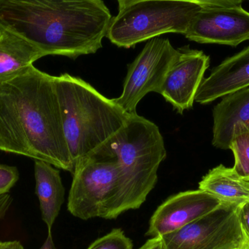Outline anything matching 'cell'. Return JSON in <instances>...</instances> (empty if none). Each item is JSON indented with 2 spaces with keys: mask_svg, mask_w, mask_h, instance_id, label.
<instances>
[{
  "mask_svg": "<svg viewBox=\"0 0 249 249\" xmlns=\"http://www.w3.org/2000/svg\"><path fill=\"white\" fill-rule=\"evenodd\" d=\"M0 150L72 174L55 76L32 65L0 83Z\"/></svg>",
  "mask_w": 249,
  "mask_h": 249,
  "instance_id": "1",
  "label": "cell"
},
{
  "mask_svg": "<svg viewBox=\"0 0 249 249\" xmlns=\"http://www.w3.org/2000/svg\"><path fill=\"white\" fill-rule=\"evenodd\" d=\"M112 16L103 0H0V29L46 55L76 59L102 48Z\"/></svg>",
  "mask_w": 249,
  "mask_h": 249,
  "instance_id": "2",
  "label": "cell"
},
{
  "mask_svg": "<svg viewBox=\"0 0 249 249\" xmlns=\"http://www.w3.org/2000/svg\"><path fill=\"white\" fill-rule=\"evenodd\" d=\"M63 126L73 165L103 152L128 120L114 99H109L80 77L55 76Z\"/></svg>",
  "mask_w": 249,
  "mask_h": 249,
  "instance_id": "3",
  "label": "cell"
},
{
  "mask_svg": "<svg viewBox=\"0 0 249 249\" xmlns=\"http://www.w3.org/2000/svg\"><path fill=\"white\" fill-rule=\"evenodd\" d=\"M72 175L67 209L75 217L115 219L134 210L119 162L109 147L77 163Z\"/></svg>",
  "mask_w": 249,
  "mask_h": 249,
  "instance_id": "4",
  "label": "cell"
},
{
  "mask_svg": "<svg viewBox=\"0 0 249 249\" xmlns=\"http://www.w3.org/2000/svg\"><path fill=\"white\" fill-rule=\"evenodd\" d=\"M108 147L118 159L134 210L139 209L158 182V171L166 158L159 127L137 113L127 123Z\"/></svg>",
  "mask_w": 249,
  "mask_h": 249,
  "instance_id": "5",
  "label": "cell"
},
{
  "mask_svg": "<svg viewBox=\"0 0 249 249\" xmlns=\"http://www.w3.org/2000/svg\"><path fill=\"white\" fill-rule=\"evenodd\" d=\"M201 6L170 0H143L112 17L106 37L119 48H130L168 33L185 35Z\"/></svg>",
  "mask_w": 249,
  "mask_h": 249,
  "instance_id": "6",
  "label": "cell"
},
{
  "mask_svg": "<svg viewBox=\"0 0 249 249\" xmlns=\"http://www.w3.org/2000/svg\"><path fill=\"white\" fill-rule=\"evenodd\" d=\"M240 207L222 203L181 229L162 235V249H249Z\"/></svg>",
  "mask_w": 249,
  "mask_h": 249,
  "instance_id": "7",
  "label": "cell"
},
{
  "mask_svg": "<svg viewBox=\"0 0 249 249\" xmlns=\"http://www.w3.org/2000/svg\"><path fill=\"white\" fill-rule=\"evenodd\" d=\"M178 53L167 38L149 39L134 61L129 64L122 94L114 101L134 115L140 101L151 92L159 93L167 72Z\"/></svg>",
  "mask_w": 249,
  "mask_h": 249,
  "instance_id": "8",
  "label": "cell"
},
{
  "mask_svg": "<svg viewBox=\"0 0 249 249\" xmlns=\"http://www.w3.org/2000/svg\"><path fill=\"white\" fill-rule=\"evenodd\" d=\"M184 36L197 43L238 46L249 41V12L242 6L202 7Z\"/></svg>",
  "mask_w": 249,
  "mask_h": 249,
  "instance_id": "9",
  "label": "cell"
},
{
  "mask_svg": "<svg viewBox=\"0 0 249 249\" xmlns=\"http://www.w3.org/2000/svg\"><path fill=\"white\" fill-rule=\"evenodd\" d=\"M210 65V57L190 47L178 48L159 93L178 113L191 109Z\"/></svg>",
  "mask_w": 249,
  "mask_h": 249,
  "instance_id": "10",
  "label": "cell"
},
{
  "mask_svg": "<svg viewBox=\"0 0 249 249\" xmlns=\"http://www.w3.org/2000/svg\"><path fill=\"white\" fill-rule=\"evenodd\" d=\"M224 203L200 189L177 193L168 197L154 212L146 235L162 236L178 231Z\"/></svg>",
  "mask_w": 249,
  "mask_h": 249,
  "instance_id": "11",
  "label": "cell"
},
{
  "mask_svg": "<svg viewBox=\"0 0 249 249\" xmlns=\"http://www.w3.org/2000/svg\"><path fill=\"white\" fill-rule=\"evenodd\" d=\"M249 87V47L227 58L203 79L195 102L208 105Z\"/></svg>",
  "mask_w": 249,
  "mask_h": 249,
  "instance_id": "12",
  "label": "cell"
},
{
  "mask_svg": "<svg viewBox=\"0 0 249 249\" xmlns=\"http://www.w3.org/2000/svg\"><path fill=\"white\" fill-rule=\"evenodd\" d=\"M212 143L229 149L234 136L249 130V87L224 96L213 110Z\"/></svg>",
  "mask_w": 249,
  "mask_h": 249,
  "instance_id": "13",
  "label": "cell"
},
{
  "mask_svg": "<svg viewBox=\"0 0 249 249\" xmlns=\"http://www.w3.org/2000/svg\"><path fill=\"white\" fill-rule=\"evenodd\" d=\"M35 177L41 216L48 231H52L65 200V189L61 174L49 162L35 160Z\"/></svg>",
  "mask_w": 249,
  "mask_h": 249,
  "instance_id": "14",
  "label": "cell"
},
{
  "mask_svg": "<svg viewBox=\"0 0 249 249\" xmlns=\"http://www.w3.org/2000/svg\"><path fill=\"white\" fill-rule=\"evenodd\" d=\"M44 56L40 50L26 39L0 29V83L24 72Z\"/></svg>",
  "mask_w": 249,
  "mask_h": 249,
  "instance_id": "15",
  "label": "cell"
},
{
  "mask_svg": "<svg viewBox=\"0 0 249 249\" xmlns=\"http://www.w3.org/2000/svg\"><path fill=\"white\" fill-rule=\"evenodd\" d=\"M199 189L231 204L249 201V182L243 179L232 168L221 165L209 171L199 182Z\"/></svg>",
  "mask_w": 249,
  "mask_h": 249,
  "instance_id": "16",
  "label": "cell"
},
{
  "mask_svg": "<svg viewBox=\"0 0 249 249\" xmlns=\"http://www.w3.org/2000/svg\"><path fill=\"white\" fill-rule=\"evenodd\" d=\"M235 158L234 171L249 182V130L234 136L229 145Z\"/></svg>",
  "mask_w": 249,
  "mask_h": 249,
  "instance_id": "17",
  "label": "cell"
},
{
  "mask_svg": "<svg viewBox=\"0 0 249 249\" xmlns=\"http://www.w3.org/2000/svg\"><path fill=\"white\" fill-rule=\"evenodd\" d=\"M87 249H133V244L122 230L117 228L95 241Z\"/></svg>",
  "mask_w": 249,
  "mask_h": 249,
  "instance_id": "18",
  "label": "cell"
},
{
  "mask_svg": "<svg viewBox=\"0 0 249 249\" xmlns=\"http://www.w3.org/2000/svg\"><path fill=\"white\" fill-rule=\"evenodd\" d=\"M143 0H117L118 9L122 10L124 7L139 2ZM170 1H184V2L194 3L202 7H233L242 5L243 0H170Z\"/></svg>",
  "mask_w": 249,
  "mask_h": 249,
  "instance_id": "19",
  "label": "cell"
},
{
  "mask_svg": "<svg viewBox=\"0 0 249 249\" xmlns=\"http://www.w3.org/2000/svg\"><path fill=\"white\" fill-rule=\"evenodd\" d=\"M18 178L19 173L16 166L0 162V196L7 194L18 181Z\"/></svg>",
  "mask_w": 249,
  "mask_h": 249,
  "instance_id": "20",
  "label": "cell"
},
{
  "mask_svg": "<svg viewBox=\"0 0 249 249\" xmlns=\"http://www.w3.org/2000/svg\"><path fill=\"white\" fill-rule=\"evenodd\" d=\"M13 202L11 196L7 194L0 196V221L6 216Z\"/></svg>",
  "mask_w": 249,
  "mask_h": 249,
  "instance_id": "21",
  "label": "cell"
},
{
  "mask_svg": "<svg viewBox=\"0 0 249 249\" xmlns=\"http://www.w3.org/2000/svg\"><path fill=\"white\" fill-rule=\"evenodd\" d=\"M240 216H241V222L249 235V201L241 205Z\"/></svg>",
  "mask_w": 249,
  "mask_h": 249,
  "instance_id": "22",
  "label": "cell"
},
{
  "mask_svg": "<svg viewBox=\"0 0 249 249\" xmlns=\"http://www.w3.org/2000/svg\"><path fill=\"white\" fill-rule=\"evenodd\" d=\"M139 249H162V236L152 237Z\"/></svg>",
  "mask_w": 249,
  "mask_h": 249,
  "instance_id": "23",
  "label": "cell"
},
{
  "mask_svg": "<svg viewBox=\"0 0 249 249\" xmlns=\"http://www.w3.org/2000/svg\"><path fill=\"white\" fill-rule=\"evenodd\" d=\"M0 249H24L18 241H0Z\"/></svg>",
  "mask_w": 249,
  "mask_h": 249,
  "instance_id": "24",
  "label": "cell"
},
{
  "mask_svg": "<svg viewBox=\"0 0 249 249\" xmlns=\"http://www.w3.org/2000/svg\"><path fill=\"white\" fill-rule=\"evenodd\" d=\"M39 249H57L54 244L53 239L52 232L48 231V237L45 240V243Z\"/></svg>",
  "mask_w": 249,
  "mask_h": 249,
  "instance_id": "25",
  "label": "cell"
},
{
  "mask_svg": "<svg viewBox=\"0 0 249 249\" xmlns=\"http://www.w3.org/2000/svg\"><path fill=\"white\" fill-rule=\"evenodd\" d=\"M247 1H249V0H247Z\"/></svg>",
  "mask_w": 249,
  "mask_h": 249,
  "instance_id": "26",
  "label": "cell"
}]
</instances>
